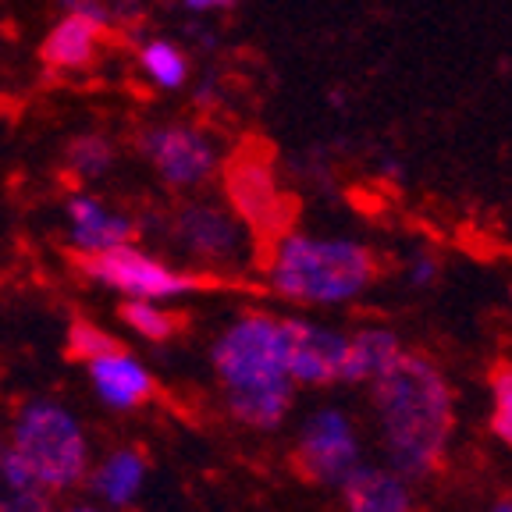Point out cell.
<instances>
[{
    "mask_svg": "<svg viewBox=\"0 0 512 512\" xmlns=\"http://www.w3.org/2000/svg\"><path fill=\"white\" fill-rule=\"evenodd\" d=\"M182 8L192 11V15H214V11L235 8V0H182Z\"/></svg>",
    "mask_w": 512,
    "mask_h": 512,
    "instance_id": "25",
    "label": "cell"
},
{
    "mask_svg": "<svg viewBox=\"0 0 512 512\" xmlns=\"http://www.w3.org/2000/svg\"><path fill=\"white\" fill-rule=\"evenodd\" d=\"M224 406L242 427L274 431L292 409L296 384L281 360V328L274 313L246 310L210 345Z\"/></svg>",
    "mask_w": 512,
    "mask_h": 512,
    "instance_id": "2",
    "label": "cell"
},
{
    "mask_svg": "<svg viewBox=\"0 0 512 512\" xmlns=\"http://www.w3.org/2000/svg\"><path fill=\"white\" fill-rule=\"evenodd\" d=\"M54 498L15 456V448L0 441V512H54Z\"/></svg>",
    "mask_w": 512,
    "mask_h": 512,
    "instance_id": "17",
    "label": "cell"
},
{
    "mask_svg": "<svg viewBox=\"0 0 512 512\" xmlns=\"http://www.w3.org/2000/svg\"><path fill=\"white\" fill-rule=\"evenodd\" d=\"M68 512H100V509H89V505H79V509H68Z\"/></svg>",
    "mask_w": 512,
    "mask_h": 512,
    "instance_id": "27",
    "label": "cell"
},
{
    "mask_svg": "<svg viewBox=\"0 0 512 512\" xmlns=\"http://www.w3.org/2000/svg\"><path fill=\"white\" fill-rule=\"evenodd\" d=\"M388 466L406 480H424L441 466L456 427V395L424 352H402L370 381Z\"/></svg>",
    "mask_w": 512,
    "mask_h": 512,
    "instance_id": "1",
    "label": "cell"
},
{
    "mask_svg": "<svg viewBox=\"0 0 512 512\" xmlns=\"http://www.w3.org/2000/svg\"><path fill=\"white\" fill-rule=\"evenodd\" d=\"M491 512H512V498H498V502L491 505Z\"/></svg>",
    "mask_w": 512,
    "mask_h": 512,
    "instance_id": "26",
    "label": "cell"
},
{
    "mask_svg": "<svg viewBox=\"0 0 512 512\" xmlns=\"http://www.w3.org/2000/svg\"><path fill=\"white\" fill-rule=\"evenodd\" d=\"M136 146L157 178L175 192H196L203 185L214 182L217 168H221V153H217L214 139L196 125L185 121H164V125H150L136 136Z\"/></svg>",
    "mask_w": 512,
    "mask_h": 512,
    "instance_id": "7",
    "label": "cell"
},
{
    "mask_svg": "<svg viewBox=\"0 0 512 512\" xmlns=\"http://www.w3.org/2000/svg\"><path fill=\"white\" fill-rule=\"evenodd\" d=\"M168 228L171 239L178 242V249L207 267L239 264L246 249L253 246V239H249L239 217L214 200H185L171 214Z\"/></svg>",
    "mask_w": 512,
    "mask_h": 512,
    "instance_id": "8",
    "label": "cell"
},
{
    "mask_svg": "<svg viewBox=\"0 0 512 512\" xmlns=\"http://www.w3.org/2000/svg\"><path fill=\"white\" fill-rule=\"evenodd\" d=\"M406 345L388 328H363L349 335V360H345V384H370L381 370L399 360Z\"/></svg>",
    "mask_w": 512,
    "mask_h": 512,
    "instance_id": "16",
    "label": "cell"
},
{
    "mask_svg": "<svg viewBox=\"0 0 512 512\" xmlns=\"http://www.w3.org/2000/svg\"><path fill=\"white\" fill-rule=\"evenodd\" d=\"M86 480H89V488H93V495L104 505H111V509H128V505L139 498L143 480H146L143 448H136V445L114 448Z\"/></svg>",
    "mask_w": 512,
    "mask_h": 512,
    "instance_id": "15",
    "label": "cell"
},
{
    "mask_svg": "<svg viewBox=\"0 0 512 512\" xmlns=\"http://www.w3.org/2000/svg\"><path fill=\"white\" fill-rule=\"evenodd\" d=\"M360 463V438L342 409H317L303 420L296 441V470L313 484H335Z\"/></svg>",
    "mask_w": 512,
    "mask_h": 512,
    "instance_id": "10",
    "label": "cell"
},
{
    "mask_svg": "<svg viewBox=\"0 0 512 512\" xmlns=\"http://www.w3.org/2000/svg\"><path fill=\"white\" fill-rule=\"evenodd\" d=\"M139 221L125 210H111L100 196L79 192L68 200V239L72 253H104L136 242Z\"/></svg>",
    "mask_w": 512,
    "mask_h": 512,
    "instance_id": "11",
    "label": "cell"
},
{
    "mask_svg": "<svg viewBox=\"0 0 512 512\" xmlns=\"http://www.w3.org/2000/svg\"><path fill=\"white\" fill-rule=\"evenodd\" d=\"M118 160V146L114 139L100 136V132H82V136L68 139L64 146V168L79 182H96L114 168Z\"/></svg>",
    "mask_w": 512,
    "mask_h": 512,
    "instance_id": "19",
    "label": "cell"
},
{
    "mask_svg": "<svg viewBox=\"0 0 512 512\" xmlns=\"http://www.w3.org/2000/svg\"><path fill=\"white\" fill-rule=\"evenodd\" d=\"M281 328V360L292 384L328 388L345 384V360H349V335L303 317H278Z\"/></svg>",
    "mask_w": 512,
    "mask_h": 512,
    "instance_id": "9",
    "label": "cell"
},
{
    "mask_svg": "<svg viewBox=\"0 0 512 512\" xmlns=\"http://www.w3.org/2000/svg\"><path fill=\"white\" fill-rule=\"evenodd\" d=\"M338 491L349 512H413V488L392 466L356 463L338 480Z\"/></svg>",
    "mask_w": 512,
    "mask_h": 512,
    "instance_id": "13",
    "label": "cell"
},
{
    "mask_svg": "<svg viewBox=\"0 0 512 512\" xmlns=\"http://www.w3.org/2000/svg\"><path fill=\"white\" fill-rule=\"evenodd\" d=\"M125 345H121L118 335H111V331H104L100 324H93V320L86 317H72V324H68V331H64V352H68V360L75 363H93L100 360V356H111V352H121Z\"/></svg>",
    "mask_w": 512,
    "mask_h": 512,
    "instance_id": "21",
    "label": "cell"
},
{
    "mask_svg": "<svg viewBox=\"0 0 512 512\" xmlns=\"http://www.w3.org/2000/svg\"><path fill=\"white\" fill-rule=\"evenodd\" d=\"M118 317L146 342H171L185 328V320L175 310H164V306L150 303V299H125L118 306Z\"/></svg>",
    "mask_w": 512,
    "mask_h": 512,
    "instance_id": "20",
    "label": "cell"
},
{
    "mask_svg": "<svg viewBox=\"0 0 512 512\" xmlns=\"http://www.w3.org/2000/svg\"><path fill=\"white\" fill-rule=\"evenodd\" d=\"M107 36H111V32H107L104 25L89 22V18H82V15H64V18H57L54 29L43 36L40 61L57 75L86 72V68L96 64Z\"/></svg>",
    "mask_w": 512,
    "mask_h": 512,
    "instance_id": "14",
    "label": "cell"
},
{
    "mask_svg": "<svg viewBox=\"0 0 512 512\" xmlns=\"http://www.w3.org/2000/svg\"><path fill=\"white\" fill-rule=\"evenodd\" d=\"M64 8V15H82V18H89V22H96V25H104L107 32H114L111 25H114V11H111V4L107 0H57Z\"/></svg>",
    "mask_w": 512,
    "mask_h": 512,
    "instance_id": "23",
    "label": "cell"
},
{
    "mask_svg": "<svg viewBox=\"0 0 512 512\" xmlns=\"http://www.w3.org/2000/svg\"><path fill=\"white\" fill-rule=\"evenodd\" d=\"M11 448L50 495H64L89 477V438L61 402H25L11 427Z\"/></svg>",
    "mask_w": 512,
    "mask_h": 512,
    "instance_id": "4",
    "label": "cell"
},
{
    "mask_svg": "<svg viewBox=\"0 0 512 512\" xmlns=\"http://www.w3.org/2000/svg\"><path fill=\"white\" fill-rule=\"evenodd\" d=\"M488 427L502 445L512 448V363L502 360L491 370V416Z\"/></svg>",
    "mask_w": 512,
    "mask_h": 512,
    "instance_id": "22",
    "label": "cell"
},
{
    "mask_svg": "<svg viewBox=\"0 0 512 512\" xmlns=\"http://www.w3.org/2000/svg\"><path fill=\"white\" fill-rule=\"evenodd\" d=\"M438 278V256L434 253H416L413 260H409V281L413 285H431V281Z\"/></svg>",
    "mask_w": 512,
    "mask_h": 512,
    "instance_id": "24",
    "label": "cell"
},
{
    "mask_svg": "<svg viewBox=\"0 0 512 512\" xmlns=\"http://www.w3.org/2000/svg\"><path fill=\"white\" fill-rule=\"evenodd\" d=\"M267 285L299 306L352 303L377 278V260L363 242L285 232L267 249Z\"/></svg>",
    "mask_w": 512,
    "mask_h": 512,
    "instance_id": "3",
    "label": "cell"
},
{
    "mask_svg": "<svg viewBox=\"0 0 512 512\" xmlns=\"http://www.w3.org/2000/svg\"><path fill=\"white\" fill-rule=\"evenodd\" d=\"M136 64L153 86L168 89V93H175V89H182L189 82V57L171 40H143L136 50Z\"/></svg>",
    "mask_w": 512,
    "mask_h": 512,
    "instance_id": "18",
    "label": "cell"
},
{
    "mask_svg": "<svg viewBox=\"0 0 512 512\" xmlns=\"http://www.w3.org/2000/svg\"><path fill=\"white\" fill-rule=\"evenodd\" d=\"M221 189L228 210L242 221V228L249 232L253 246L264 253L271 249L281 235L288 232L292 214H296V203L288 200L274 175V164L267 160L264 146L246 143L232 153L228 160H221Z\"/></svg>",
    "mask_w": 512,
    "mask_h": 512,
    "instance_id": "5",
    "label": "cell"
},
{
    "mask_svg": "<svg viewBox=\"0 0 512 512\" xmlns=\"http://www.w3.org/2000/svg\"><path fill=\"white\" fill-rule=\"evenodd\" d=\"M89 367V384L93 392L100 395V402L118 413L128 409H139L157 395V381L143 363L132 356V352H111V356H100V360L86 363Z\"/></svg>",
    "mask_w": 512,
    "mask_h": 512,
    "instance_id": "12",
    "label": "cell"
},
{
    "mask_svg": "<svg viewBox=\"0 0 512 512\" xmlns=\"http://www.w3.org/2000/svg\"><path fill=\"white\" fill-rule=\"evenodd\" d=\"M72 264L82 278L111 288V292H121L125 299H150V303H164V299H178L189 296V292L221 285L217 274L171 267L168 260L139 249L136 242L104 249V253H72Z\"/></svg>",
    "mask_w": 512,
    "mask_h": 512,
    "instance_id": "6",
    "label": "cell"
}]
</instances>
